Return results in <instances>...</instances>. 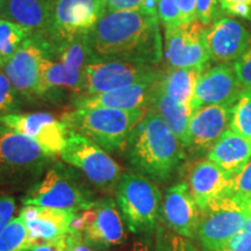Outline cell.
<instances>
[{
  "label": "cell",
  "instance_id": "6da1fadb",
  "mask_svg": "<svg viewBox=\"0 0 251 251\" xmlns=\"http://www.w3.org/2000/svg\"><path fill=\"white\" fill-rule=\"evenodd\" d=\"M157 7L106 12L89 34L94 57L156 65L162 57Z\"/></svg>",
  "mask_w": 251,
  "mask_h": 251
},
{
  "label": "cell",
  "instance_id": "7a4b0ae2",
  "mask_svg": "<svg viewBox=\"0 0 251 251\" xmlns=\"http://www.w3.org/2000/svg\"><path fill=\"white\" fill-rule=\"evenodd\" d=\"M124 151L131 170L155 183L172 178L185 158L179 139L152 111L147 112L131 131Z\"/></svg>",
  "mask_w": 251,
  "mask_h": 251
},
{
  "label": "cell",
  "instance_id": "3957f363",
  "mask_svg": "<svg viewBox=\"0 0 251 251\" xmlns=\"http://www.w3.org/2000/svg\"><path fill=\"white\" fill-rule=\"evenodd\" d=\"M54 161L35 141L0 125V193L28 192Z\"/></svg>",
  "mask_w": 251,
  "mask_h": 251
},
{
  "label": "cell",
  "instance_id": "277c9868",
  "mask_svg": "<svg viewBox=\"0 0 251 251\" xmlns=\"http://www.w3.org/2000/svg\"><path fill=\"white\" fill-rule=\"evenodd\" d=\"M148 109L106 107L74 108L63 113L61 120L107 152L124 151L128 137Z\"/></svg>",
  "mask_w": 251,
  "mask_h": 251
},
{
  "label": "cell",
  "instance_id": "5b68a950",
  "mask_svg": "<svg viewBox=\"0 0 251 251\" xmlns=\"http://www.w3.org/2000/svg\"><path fill=\"white\" fill-rule=\"evenodd\" d=\"M98 199L94 187L76 168L54 161L43 177L28 191L23 205L81 212Z\"/></svg>",
  "mask_w": 251,
  "mask_h": 251
},
{
  "label": "cell",
  "instance_id": "8992f818",
  "mask_svg": "<svg viewBox=\"0 0 251 251\" xmlns=\"http://www.w3.org/2000/svg\"><path fill=\"white\" fill-rule=\"evenodd\" d=\"M114 196L130 233L148 234L157 228L163 198L155 181L136 172H124Z\"/></svg>",
  "mask_w": 251,
  "mask_h": 251
},
{
  "label": "cell",
  "instance_id": "52a82bcc",
  "mask_svg": "<svg viewBox=\"0 0 251 251\" xmlns=\"http://www.w3.org/2000/svg\"><path fill=\"white\" fill-rule=\"evenodd\" d=\"M62 162L76 168L98 192L112 196L120 180L121 165L101 147L87 137L69 129L61 152Z\"/></svg>",
  "mask_w": 251,
  "mask_h": 251
},
{
  "label": "cell",
  "instance_id": "ba28073f",
  "mask_svg": "<svg viewBox=\"0 0 251 251\" xmlns=\"http://www.w3.org/2000/svg\"><path fill=\"white\" fill-rule=\"evenodd\" d=\"M249 203L233 197H220L200 212L197 236L203 251H219L249 221Z\"/></svg>",
  "mask_w": 251,
  "mask_h": 251
},
{
  "label": "cell",
  "instance_id": "9c48e42d",
  "mask_svg": "<svg viewBox=\"0 0 251 251\" xmlns=\"http://www.w3.org/2000/svg\"><path fill=\"white\" fill-rule=\"evenodd\" d=\"M126 222L115 199H98L90 208L77 214L71 231H79L85 243L98 251H108L127 240Z\"/></svg>",
  "mask_w": 251,
  "mask_h": 251
},
{
  "label": "cell",
  "instance_id": "30bf717a",
  "mask_svg": "<svg viewBox=\"0 0 251 251\" xmlns=\"http://www.w3.org/2000/svg\"><path fill=\"white\" fill-rule=\"evenodd\" d=\"M105 13L103 0H51L46 37L61 45L85 36Z\"/></svg>",
  "mask_w": 251,
  "mask_h": 251
},
{
  "label": "cell",
  "instance_id": "8fae6325",
  "mask_svg": "<svg viewBox=\"0 0 251 251\" xmlns=\"http://www.w3.org/2000/svg\"><path fill=\"white\" fill-rule=\"evenodd\" d=\"M159 71L155 65L143 63L93 57L86 65L84 96H93L130 86L155 78Z\"/></svg>",
  "mask_w": 251,
  "mask_h": 251
},
{
  "label": "cell",
  "instance_id": "7c38bea8",
  "mask_svg": "<svg viewBox=\"0 0 251 251\" xmlns=\"http://www.w3.org/2000/svg\"><path fill=\"white\" fill-rule=\"evenodd\" d=\"M45 55L46 37L30 35L1 67L12 85L23 98L30 100L42 98L41 78Z\"/></svg>",
  "mask_w": 251,
  "mask_h": 251
},
{
  "label": "cell",
  "instance_id": "4fadbf2b",
  "mask_svg": "<svg viewBox=\"0 0 251 251\" xmlns=\"http://www.w3.org/2000/svg\"><path fill=\"white\" fill-rule=\"evenodd\" d=\"M207 28L196 19L165 30V59L169 68H202L208 64Z\"/></svg>",
  "mask_w": 251,
  "mask_h": 251
},
{
  "label": "cell",
  "instance_id": "5bb4252c",
  "mask_svg": "<svg viewBox=\"0 0 251 251\" xmlns=\"http://www.w3.org/2000/svg\"><path fill=\"white\" fill-rule=\"evenodd\" d=\"M0 125L26 135L39 144L48 155H61L67 142L69 128L49 113H14L0 117Z\"/></svg>",
  "mask_w": 251,
  "mask_h": 251
},
{
  "label": "cell",
  "instance_id": "9a60e30c",
  "mask_svg": "<svg viewBox=\"0 0 251 251\" xmlns=\"http://www.w3.org/2000/svg\"><path fill=\"white\" fill-rule=\"evenodd\" d=\"M243 90L234 65L219 64L208 68L207 64L198 78L191 107L194 112L207 105L233 106Z\"/></svg>",
  "mask_w": 251,
  "mask_h": 251
},
{
  "label": "cell",
  "instance_id": "2e32d148",
  "mask_svg": "<svg viewBox=\"0 0 251 251\" xmlns=\"http://www.w3.org/2000/svg\"><path fill=\"white\" fill-rule=\"evenodd\" d=\"M233 106L207 105L196 109L188 124L185 151L208 152L220 137L230 128Z\"/></svg>",
  "mask_w": 251,
  "mask_h": 251
},
{
  "label": "cell",
  "instance_id": "e0dca14e",
  "mask_svg": "<svg viewBox=\"0 0 251 251\" xmlns=\"http://www.w3.org/2000/svg\"><path fill=\"white\" fill-rule=\"evenodd\" d=\"M161 219L166 228L186 238H196L200 209L186 181L166 188L162 201Z\"/></svg>",
  "mask_w": 251,
  "mask_h": 251
},
{
  "label": "cell",
  "instance_id": "ac0fdd59",
  "mask_svg": "<svg viewBox=\"0 0 251 251\" xmlns=\"http://www.w3.org/2000/svg\"><path fill=\"white\" fill-rule=\"evenodd\" d=\"M246 25L234 18H221L207 28L206 43L209 59L219 64L235 63L250 42Z\"/></svg>",
  "mask_w": 251,
  "mask_h": 251
},
{
  "label": "cell",
  "instance_id": "d6986e66",
  "mask_svg": "<svg viewBox=\"0 0 251 251\" xmlns=\"http://www.w3.org/2000/svg\"><path fill=\"white\" fill-rule=\"evenodd\" d=\"M161 72V71H159ZM159 75V74H158ZM158 75L151 79H147L133 85L114 91H108L93 96L80 94L74 99V108L106 107L117 109H148L151 101L153 87Z\"/></svg>",
  "mask_w": 251,
  "mask_h": 251
},
{
  "label": "cell",
  "instance_id": "ffe728a7",
  "mask_svg": "<svg viewBox=\"0 0 251 251\" xmlns=\"http://www.w3.org/2000/svg\"><path fill=\"white\" fill-rule=\"evenodd\" d=\"M78 213L42 206H23L20 211L30 235L40 244L58 240L70 233Z\"/></svg>",
  "mask_w": 251,
  "mask_h": 251
},
{
  "label": "cell",
  "instance_id": "44dd1931",
  "mask_svg": "<svg viewBox=\"0 0 251 251\" xmlns=\"http://www.w3.org/2000/svg\"><path fill=\"white\" fill-rule=\"evenodd\" d=\"M231 176L209 159L194 163L188 174V187L200 212L213 200L227 194Z\"/></svg>",
  "mask_w": 251,
  "mask_h": 251
},
{
  "label": "cell",
  "instance_id": "7402d4cb",
  "mask_svg": "<svg viewBox=\"0 0 251 251\" xmlns=\"http://www.w3.org/2000/svg\"><path fill=\"white\" fill-rule=\"evenodd\" d=\"M51 0H0L2 19L20 25L31 35H47Z\"/></svg>",
  "mask_w": 251,
  "mask_h": 251
},
{
  "label": "cell",
  "instance_id": "603a6c76",
  "mask_svg": "<svg viewBox=\"0 0 251 251\" xmlns=\"http://www.w3.org/2000/svg\"><path fill=\"white\" fill-rule=\"evenodd\" d=\"M250 158L251 142L230 128L207 152V159L221 166L231 177L238 174Z\"/></svg>",
  "mask_w": 251,
  "mask_h": 251
},
{
  "label": "cell",
  "instance_id": "cb8c5ba5",
  "mask_svg": "<svg viewBox=\"0 0 251 251\" xmlns=\"http://www.w3.org/2000/svg\"><path fill=\"white\" fill-rule=\"evenodd\" d=\"M148 111L157 113L165 121V124L170 127V129L176 134V136L179 139L185 149L187 143L188 124H190V119L193 113L190 103L178 102L177 100L172 99L168 94L162 92L157 87L156 80Z\"/></svg>",
  "mask_w": 251,
  "mask_h": 251
},
{
  "label": "cell",
  "instance_id": "d4e9b609",
  "mask_svg": "<svg viewBox=\"0 0 251 251\" xmlns=\"http://www.w3.org/2000/svg\"><path fill=\"white\" fill-rule=\"evenodd\" d=\"M203 68H169L159 72L157 87L178 102L191 105L198 78Z\"/></svg>",
  "mask_w": 251,
  "mask_h": 251
},
{
  "label": "cell",
  "instance_id": "484cf974",
  "mask_svg": "<svg viewBox=\"0 0 251 251\" xmlns=\"http://www.w3.org/2000/svg\"><path fill=\"white\" fill-rule=\"evenodd\" d=\"M37 246L40 243L30 235L20 213L0 233V251H31Z\"/></svg>",
  "mask_w": 251,
  "mask_h": 251
},
{
  "label": "cell",
  "instance_id": "4316f807",
  "mask_svg": "<svg viewBox=\"0 0 251 251\" xmlns=\"http://www.w3.org/2000/svg\"><path fill=\"white\" fill-rule=\"evenodd\" d=\"M30 35V31L20 25L0 19V67L8 62Z\"/></svg>",
  "mask_w": 251,
  "mask_h": 251
},
{
  "label": "cell",
  "instance_id": "83f0119b",
  "mask_svg": "<svg viewBox=\"0 0 251 251\" xmlns=\"http://www.w3.org/2000/svg\"><path fill=\"white\" fill-rule=\"evenodd\" d=\"M230 129L251 142V89H244L233 105Z\"/></svg>",
  "mask_w": 251,
  "mask_h": 251
},
{
  "label": "cell",
  "instance_id": "f1b7e54d",
  "mask_svg": "<svg viewBox=\"0 0 251 251\" xmlns=\"http://www.w3.org/2000/svg\"><path fill=\"white\" fill-rule=\"evenodd\" d=\"M153 251H199L190 238L176 234L164 226H159L155 234Z\"/></svg>",
  "mask_w": 251,
  "mask_h": 251
},
{
  "label": "cell",
  "instance_id": "f546056e",
  "mask_svg": "<svg viewBox=\"0 0 251 251\" xmlns=\"http://www.w3.org/2000/svg\"><path fill=\"white\" fill-rule=\"evenodd\" d=\"M21 106L20 94L0 67V117L19 113Z\"/></svg>",
  "mask_w": 251,
  "mask_h": 251
},
{
  "label": "cell",
  "instance_id": "4dcf8cb0",
  "mask_svg": "<svg viewBox=\"0 0 251 251\" xmlns=\"http://www.w3.org/2000/svg\"><path fill=\"white\" fill-rule=\"evenodd\" d=\"M226 196L249 202L251 200V158L241 171L231 177Z\"/></svg>",
  "mask_w": 251,
  "mask_h": 251
},
{
  "label": "cell",
  "instance_id": "1f68e13d",
  "mask_svg": "<svg viewBox=\"0 0 251 251\" xmlns=\"http://www.w3.org/2000/svg\"><path fill=\"white\" fill-rule=\"evenodd\" d=\"M157 13L165 30L172 29L181 25L177 0H159Z\"/></svg>",
  "mask_w": 251,
  "mask_h": 251
},
{
  "label": "cell",
  "instance_id": "d6a6232c",
  "mask_svg": "<svg viewBox=\"0 0 251 251\" xmlns=\"http://www.w3.org/2000/svg\"><path fill=\"white\" fill-rule=\"evenodd\" d=\"M222 13L219 0H197V20L209 27Z\"/></svg>",
  "mask_w": 251,
  "mask_h": 251
},
{
  "label": "cell",
  "instance_id": "836d02e7",
  "mask_svg": "<svg viewBox=\"0 0 251 251\" xmlns=\"http://www.w3.org/2000/svg\"><path fill=\"white\" fill-rule=\"evenodd\" d=\"M159 0H103L106 12L136 11L144 7H158Z\"/></svg>",
  "mask_w": 251,
  "mask_h": 251
},
{
  "label": "cell",
  "instance_id": "e575fe53",
  "mask_svg": "<svg viewBox=\"0 0 251 251\" xmlns=\"http://www.w3.org/2000/svg\"><path fill=\"white\" fill-rule=\"evenodd\" d=\"M224 13L231 18L251 19V0H219Z\"/></svg>",
  "mask_w": 251,
  "mask_h": 251
},
{
  "label": "cell",
  "instance_id": "d590c367",
  "mask_svg": "<svg viewBox=\"0 0 251 251\" xmlns=\"http://www.w3.org/2000/svg\"><path fill=\"white\" fill-rule=\"evenodd\" d=\"M234 68L244 89H251V37L247 50L234 63Z\"/></svg>",
  "mask_w": 251,
  "mask_h": 251
},
{
  "label": "cell",
  "instance_id": "8d00e7d4",
  "mask_svg": "<svg viewBox=\"0 0 251 251\" xmlns=\"http://www.w3.org/2000/svg\"><path fill=\"white\" fill-rule=\"evenodd\" d=\"M17 211V202L9 194L0 193V233L14 218Z\"/></svg>",
  "mask_w": 251,
  "mask_h": 251
},
{
  "label": "cell",
  "instance_id": "74e56055",
  "mask_svg": "<svg viewBox=\"0 0 251 251\" xmlns=\"http://www.w3.org/2000/svg\"><path fill=\"white\" fill-rule=\"evenodd\" d=\"M219 251H251V233L243 229L234 235Z\"/></svg>",
  "mask_w": 251,
  "mask_h": 251
},
{
  "label": "cell",
  "instance_id": "f35d334b",
  "mask_svg": "<svg viewBox=\"0 0 251 251\" xmlns=\"http://www.w3.org/2000/svg\"><path fill=\"white\" fill-rule=\"evenodd\" d=\"M181 25L192 23L197 19V0H177Z\"/></svg>",
  "mask_w": 251,
  "mask_h": 251
},
{
  "label": "cell",
  "instance_id": "ab89813d",
  "mask_svg": "<svg viewBox=\"0 0 251 251\" xmlns=\"http://www.w3.org/2000/svg\"><path fill=\"white\" fill-rule=\"evenodd\" d=\"M65 251H96L93 248H91L89 244L85 243L83 240V236L79 231H70L67 235V246Z\"/></svg>",
  "mask_w": 251,
  "mask_h": 251
},
{
  "label": "cell",
  "instance_id": "60d3db41",
  "mask_svg": "<svg viewBox=\"0 0 251 251\" xmlns=\"http://www.w3.org/2000/svg\"><path fill=\"white\" fill-rule=\"evenodd\" d=\"M65 246H67V235L58 240L41 243L31 251H65Z\"/></svg>",
  "mask_w": 251,
  "mask_h": 251
},
{
  "label": "cell",
  "instance_id": "b9f144b4",
  "mask_svg": "<svg viewBox=\"0 0 251 251\" xmlns=\"http://www.w3.org/2000/svg\"><path fill=\"white\" fill-rule=\"evenodd\" d=\"M130 251H151V248H150V244L148 241L139 240V241H135L133 243Z\"/></svg>",
  "mask_w": 251,
  "mask_h": 251
},
{
  "label": "cell",
  "instance_id": "7bdbcfd3",
  "mask_svg": "<svg viewBox=\"0 0 251 251\" xmlns=\"http://www.w3.org/2000/svg\"><path fill=\"white\" fill-rule=\"evenodd\" d=\"M248 203H249L250 209H251V201H249ZM244 230H248V231H250V233H251V216H250L249 221H248V224H247V226H246V228H244Z\"/></svg>",
  "mask_w": 251,
  "mask_h": 251
},
{
  "label": "cell",
  "instance_id": "ee69618b",
  "mask_svg": "<svg viewBox=\"0 0 251 251\" xmlns=\"http://www.w3.org/2000/svg\"><path fill=\"white\" fill-rule=\"evenodd\" d=\"M250 201H251V200H250Z\"/></svg>",
  "mask_w": 251,
  "mask_h": 251
}]
</instances>
